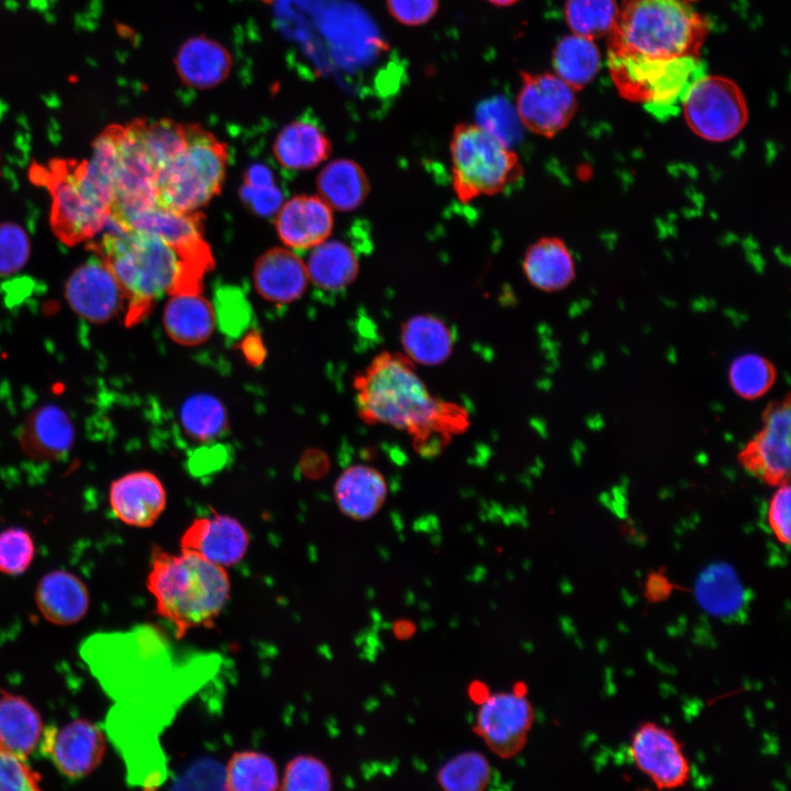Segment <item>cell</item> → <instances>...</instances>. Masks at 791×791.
<instances>
[{"instance_id": "cell-43", "label": "cell", "mask_w": 791, "mask_h": 791, "mask_svg": "<svg viewBox=\"0 0 791 791\" xmlns=\"http://www.w3.org/2000/svg\"><path fill=\"white\" fill-rule=\"evenodd\" d=\"M30 250V238L22 226L13 222L0 223V277L22 269Z\"/></svg>"}, {"instance_id": "cell-18", "label": "cell", "mask_w": 791, "mask_h": 791, "mask_svg": "<svg viewBox=\"0 0 791 791\" xmlns=\"http://www.w3.org/2000/svg\"><path fill=\"white\" fill-rule=\"evenodd\" d=\"M75 434L68 413L57 404L48 403L27 414L19 432V443L27 457L55 461L70 452Z\"/></svg>"}, {"instance_id": "cell-44", "label": "cell", "mask_w": 791, "mask_h": 791, "mask_svg": "<svg viewBox=\"0 0 791 791\" xmlns=\"http://www.w3.org/2000/svg\"><path fill=\"white\" fill-rule=\"evenodd\" d=\"M26 759L0 750V790H40L41 776Z\"/></svg>"}, {"instance_id": "cell-16", "label": "cell", "mask_w": 791, "mask_h": 791, "mask_svg": "<svg viewBox=\"0 0 791 791\" xmlns=\"http://www.w3.org/2000/svg\"><path fill=\"white\" fill-rule=\"evenodd\" d=\"M249 537L244 526L229 515L196 519L183 533L180 547L221 567H231L245 556Z\"/></svg>"}, {"instance_id": "cell-38", "label": "cell", "mask_w": 791, "mask_h": 791, "mask_svg": "<svg viewBox=\"0 0 791 791\" xmlns=\"http://www.w3.org/2000/svg\"><path fill=\"white\" fill-rule=\"evenodd\" d=\"M180 420L186 433L202 442L219 437L227 424L223 404L209 394L190 397L181 408Z\"/></svg>"}, {"instance_id": "cell-19", "label": "cell", "mask_w": 791, "mask_h": 791, "mask_svg": "<svg viewBox=\"0 0 791 791\" xmlns=\"http://www.w3.org/2000/svg\"><path fill=\"white\" fill-rule=\"evenodd\" d=\"M109 502L115 516L123 523L148 527L164 511L166 492L154 474L133 471L111 483Z\"/></svg>"}, {"instance_id": "cell-1", "label": "cell", "mask_w": 791, "mask_h": 791, "mask_svg": "<svg viewBox=\"0 0 791 791\" xmlns=\"http://www.w3.org/2000/svg\"><path fill=\"white\" fill-rule=\"evenodd\" d=\"M353 386L364 422L405 432L423 455L438 453L467 427V411L433 396L404 354H378Z\"/></svg>"}, {"instance_id": "cell-27", "label": "cell", "mask_w": 791, "mask_h": 791, "mask_svg": "<svg viewBox=\"0 0 791 791\" xmlns=\"http://www.w3.org/2000/svg\"><path fill=\"white\" fill-rule=\"evenodd\" d=\"M331 151V141L326 134L308 121H294L286 125L272 146L277 161L291 170L314 168L330 156Z\"/></svg>"}, {"instance_id": "cell-9", "label": "cell", "mask_w": 791, "mask_h": 791, "mask_svg": "<svg viewBox=\"0 0 791 791\" xmlns=\"http://www.w3.org/2000/svg\"><path fill=\"white\" fill-rule=\"evenodd\" d=\"M681 109L690 130L710 142L729 141L748 120V108L740 88L721 76L699 78L687 92Z\"/></svg>"}, {"instance_id": "cell-7", "label": "cell", "mask_w": 791, "mask_h": 791, "mask_svg": "<svg viewBox=\"0 0 791 791\" xmlns=\"http://www.w3.org/2000/svg\"><path fill=\"white\" fill-rule=\"evenodd\" d=\"M608 67L619 93L643 103L658 119L678 112L691 86L705 73L700 57L655 58L608 53Z\"/></svg>"}, {"instance_id": "cell-13", "label": "cell", "mask_w": 791, "mask_h": 791, "mask_svg": "<svg viewBox=\"0 0 791 791\" xmlns=\"http://www.w3.org/2000/svg\"><path fill=\"white\" fill-rule=\"evenodd\" d=\"M630 754L636 768L657 789L681 788L690 779L691 768L681 743L670 729L654 722H645L634 731Z\"/></svg>"}, {"instance_id": "cell-34", "label": "cell", "mask_w": 791, "mask_h": 791, "mask_svg": "<svg viewBox=\"0 0 791 791\" xmlns=\"http://www.w3.org/2000/svg\"><path fill=\"white\" fill-rule=\"evenodd\" d=\"M224 789L230 791H274L280 789V776L274 759L255 750L234 753L224 772Z\"/></svg>"}, {"instance_id": "cell-30", "label": "cell", "mask_w": 791, "mask_h": 791, "mask_svg": "<svg viewBox=\"0 0 791 791\" xmlns=\"http://www.w3.org/2000/svg\"><path fill=\"white\" fill-rule=\"evenodd\" d=\"M319 196L333 209L348 212L359 208L370 191L369 179L354 160L338 158L330 161L316 178Z\"/></svg>"}, {"instance_id": "cell-4", "label": "cell", "mask_w": 791, "mask_h": 791, "mask_svg": "<svg viewBox=\"0 0 791 791\" xmlns=\"http://www.w3.org/2000/svg\"><path fill=\"white\" fill-rule=\"evenodd\" d=\"M709 29L695 0H623L608 35V53L700 57Z\"/></svg>"}, {"instance_id": "cell-36", "label": "cell", "mask_w": 791, "mask_h": 791, "mask_svg": "<svg viewBox=\"0 0 791 791\" xmlns=\"http://www.w3.org/2000/svg\"><path fill=\"white\" fill-rule=\"evenodd\" d=\"M488 758L477 750L461 751L449 758L437 771L438 786L447 791H482L492 781Z\"/></svg>"}, {"instance_id": "cell-37", "label": "cell", "mask_w": 791, "mask_h": 791, "mask_svg": "<svg viewBox=\"0 0 791 791\" xmlns=\"http://www.w3.org/2000/svg\"><path fill=\"white\" fill-rule=\"evenodd\" d=\"M619 14L615 0H567L565 19L573 34L597 40L608 36Z\"/></svg>"}, {"instance_id": "cell-17", "label": "cell", "mask_w": 791, "mask_h": 791, "mask_svg": "<svg viewBox=\"0 0 791 791\" xmlns=\"http://www.w3.org/2000/svg\"><path fill=\"white\" fill-rule=\"evenodd\" d=\"M333 225V209L320 196H294L282 203L275 218L279 238L294 249L313 248L324 242Z\"/></svg>"}, {"instance_id": "cell-47", "label": "cell", "mask_w": 791, "mask_h": 791, "mask_svg": "<svg viewBox=\"0 0 791 791\" xmlns=\"http://www.w3.org/2000/svg\"><path fill=\"white\" fill-rule=\"evenodd\" d=\"M238 196L248 210L264 218L276 215L285 200L283 192L277 185L250 188L242 183Z\"/></svg>"}, {"instance_id": "cell-5", "label": "cell", "mask_w": 791, "mask_h": 791, "mask_svg": "<svg viewBox=\"0 0 791 791\" xmlns=\"http://www.w3.org/2000/svg\"><path fill=\"white\" fill-rule=\"evenodd\" d=\"M452 187L463 202L505 191L523 177L517 154L478 123H459L449 141Z\"/></svg>"}, {"instance_id": "cell-10", "label": "cell", "mask_w": 791, "mask_h": 791, "mask_svg": "<svg viewBox=\"0 0 791 791\" xmlns=\"http://www.w3.org/2000/svg\"><path fill=\"white\" fill-rule=\"evenodd\" d=\"M577 107L575 90L556 74L521 73L516 114L532 133L554 137L570 123Z\"/></svg>"}, {"instance_id": "cell-35", "label": "cell", "mask_w": 791, "mask_h": 791, "mask_svg": "<svg viewBox=\"0 0 791 791\" xmlns=\"http://www.w3.org/2000/svg\"><path fill=\"white\" fill-rule=\"evenodd\" d=\"M138 140L157 174L170 163L187 144L186 124L170 119L147 121L136 119L131 122Z\"/></svg>"}, {"instance_id": "cell-22", "label": "cell", "mask_w": 791, "mask_h": 791, "mask_svg": "<svg viewBox=\"0 0 791 791\" xmlns=\"http://www.w3.org/2000/svg\"><path fill=\"white\" fill-rule=\"evenodd\" d=\"M175 65L178 76L187 86L210 89L227 78L233 60L222 44L205 35H199L181 45Z\"/></svg>"}, {"instance_id": "cell-8", "label": "cell", "mask_w": 791, "mask_h": 791, "mask_svg": "<svg viewBox=\"0 0 791 791\" xmlns=\"http://www.w3.org/2000/svg\"><path fill=\"white\" fill-rule=\"evenodd\" d=\"M32 176L52 197V229L64 243L75 245L104 229L110 205L88 177L85 160L55 159L35 166Z\"/></svg>"}, {"instance_id": "cell-48", "label": "cell", "mask_w": 791, "mask_h": 791, "mask_svg": "<svg viewBox=\"0 0 791 791\" xmlns=\"http://www.w3.org/2000/svg\"><path fill=\"white\" fill-rule=\"evenodd\" d=\"M226 458L227 453L221 446L203 447L192 455L189 466L194 475H205L220 469Z\"/></svg>"}, {"instance_id": "cell-50", "label": "cell", "mask_w": 791, "mask_h": 791, "mask_svg": "<svg viewBox=\"0 0 791 791\" xmlns=\"http://www.w3.org/2000/svg\"><path fill=\"white\" fill-rule=\"evenodd\" d=\"M243 185L250 188H267L277 185L272 169L261 163L249 165L243 175Z\"/></svg>"}, {"instance_id": "cell-15", "label": "cell", "mask_w": 791, "mask_h": 791, "mask_svg": "<svg viewBox=\"0 0 791 791\" xmlns=\"http://www.w3.org/2000/svg\"><path fill=\"white\" fill-rule=\"evenodd\" d=\"M65 297L70 308L91 323H105L125 310L120 285L98 256L73 271L65 285Z\"/></svg>"}, {"instance_id": "cell-45", "label": "cell", "mask_w": 791, "mask_h": 791, "mask_svg": "<svg viewBox=\"0 0 791 791\" xmlns=\"http://www.w3.org/2000/svg\"><path fill=\"white\" fill-rule=\"evenodd\" d=\"M389 14L406 26L428 22L438 10V0H386Z\"/></svg>"}, {"instance_id": "cell-31", "label": "cell", "mask_w": 791, "mask_h": 791, "mask_svg": "<svg viewBox=\"0 0 791 791\" xmlns=\"http://www.w3.org/2000/svg\"><path fill=\"white\" fill-rule=\"evenodd\" d=\"M307 270L309 281L326 292L345 290L359 272V261L349 245L338 239H325L312 248Z\"/></svg>"}, {"instance_id": "cell-2", "label": "cell", "mask_w": 791, "mask_h": 791, "mask_svg": "<svg viewBox=\"0 0 791 791\" xmlns=\"http://www.w3.org/2000/svg\"><path fill=\"white\" fill-rule=\"evenodd\" d=\"M105 226L108 232L92 244V248L122 289L125 325L142 321L164 294L201 292L203 276L213 266L210 247L204 241L176 247L126 230L110 218Z\"/></svg>"}, {"instance_id": "cell-23", "label": "cell", "mask_w": 791, "mask_h": 791, "mask_svg": "<svg viewBox=\"0 0 791 791\" xmlns=\"http://www.w3.org/2000/svg\"><path fill=\"white\" fill-rule=\"evenodd\" d=\"M35 602L41 614L56 625H71L87 613L89 593L76 575L66 570L46 573L37 583Z\"/></svg>"}, {"instance_id": "cell-41", "label": "cell", "mask_w": 791, "mask_h": 791, "mask_svg": "<svg viewBox=\"0 0 791 791\" xmlns=\"http://www.w3.org/2000/svg\"><path fill=\"white\" fill-rule=\"evenodd\" d=\"M35 556L32 535L22 527L0 532V572L18 576L29 569Z\"/></svg>"}, {"instance_id": "cell-39", "label": "cell", "mask_w": 791, "mask_h": 791, "mask_svg": "<svg viewBox=\"0 0 791 791\" xmlns=\"http://www.w3.org/2000/svg\"><path fill=\"white\" fill-rule=\"evenodd\" d=\"M777 371L770 360L747 353L736 357L728 370L732 389L742 398L754 400L764 396L773 385Z\"/></svg>"}, {"instance_id": "cell-3", "label": "cell", "mask_w": 791, "mask_h": 791, "mask_svg": "<svg viewBox=\"0 0 791 791\" xmlns=\"http://www.w3.org/2000/svg\"><path fill=\"white\" fill-rule=\"evenodd\" d=\"M146 588L157 615L168 622L178 638L197 628H211L231 597L226 568L196 554H171L154 547Z\"/></svg>"}, {"instance_id": "cell-49", "label": "cell", "mask_w": 791, "mask_h": 791, "mask_svg": "<svg viewBox=\"0 0 791 791\" xmlns=\"http://www.w3.org/2000/svg\"><path fill=\"white\" fill-rule=\"evenodd\" d=\"M239 349L244 358L252 365H260L266 357V348L261 335L253 330L244 334Z\"/></svg>"}, {"instance_id": "cell-29", "label": "cell", "mask_w": 791, "mask_h": 791, "mask_svg": "<svg viewBox=\"0 0 791 791\" xmlns=\"http://www.w3.org/2000/svg\"><path fill=\"white\" fill-rule=\"evenodd\" d=\"M163 321L172 341L194 346L210 337L215 315L212 304L200 293L174 294L166 303Z\"/></svg>"}, {"instance_id": "cell-21", "label": "cell", "mask_w": 791, "mask_h": 791, "mask_svg": "<svg viewBox=\"0 0 791 791\" xmlns=\"http://www.w3.org/2000/svg\"><path fill=\"white\" fill-rule=\"evenodd\" d=\"M113 221L126 230L156 237L176 247L192 246L204 241L203 215L200 211L185 212L156 203Z\"/></svg>"}, {"instance_id": "cell-46", "label": "cell", "mask_w": 791, "mask_h": 791, "mask_svg": "<svg viewBox=\"0 0 791 791\" xmlns=\"http://www.w3.org/2000/svg\"><path fill=\"white\" fill-rule=\"evenodd\" d=\"M790 486L784 482L773 493L767 513V521L776 538L784 545L790 544Z\"/></svg>"}, {"instance_id": "cell-24", "label": "cell", "mask_w": 791, "mask_h": 791, "mask_svg": "<svg viewBox=\"0 0 791 791\" xmlns=\"http://www.w3.org/2000/svg\"><path fill=\"white\" fill-rule=\"evenodd\" d=\"M387 494L385 476L367 465L346 468L334 486V498L339 510L358 521L375 516L386 502Z\"/></svg>"}, {"instance_id": "cell-26", "label": "cell", "mask_w": 791, "mask_h": 791, "mask_svg": "<svg viewBox=\"0 0 791 791\" xmlns=\"http://www.w3.org/2000/svg\"><path fill=\"white\" fill-rule=\"evenodd\" d=\"M43 731L40 713L25 698L1 690V751L26 759L40 744Z\"/></svg>"}, {"instance_id": "cell-33", "label": "cell", "mask_w": 791, "mask_h": 791, "mask_svg": "<svg viewBox=\"0 0 791 791\" xmlns=\"http://www.w3.org/2000/svg\"><path fill=\"white\" fill-rule=\"evenodd\" d=\"M695 595L700 605L716 616L737 613L745 601L744 588L734 569L726 564L712 565L699 576Z\"/></svg>"}, {"instance_id": "cell-25", "label": "cell", "mask_w": 791, "mask_h": 791, "mask_svg": "<svg viewBox=\"0 0 791 791\" xmlns=\"http://www.w3.org/2000/svg\"><path fill=\"white\" fill-rule=\"evenodd\" d=\"M522 267L527 281L544 292L567 288L576 276L572 253L561 238L555 236L542 237L530 245Z\"/></svg>"}, {"instance_id": "cell-20", "label": "cell", "mask_w": 791, "mask_h": 791, "mask_svg": "<svg viewBox=\"0 0 791 791\" xmlns=\"http://www.w3.org/2000/svg\"><path fill=\"white\" fill-rule=\"evenodd\" d=\"M253 278L259 296L278 304L299 299L309 282L304 263L293 252L282 247L270 248L257 258Z\"/></svg>"}, {"instance_id": "cell-42", "label": "cell", "mask_w": 791, "mask_h": 791, "mask_svg": "<svg viewBox=\"0 0 791 791\" xmlns=\"http://www.w3.org/2000/svg\"><path fill=\"white\" fill-rule=\"evenodd\" d=\"M214 305V315L223 333L234 338L246 331L252 320V310L238 289L232 287L219 289Z\"/></svg>"}, {"instance_id": "cell-28", "label": "cell", "mask_w": 791, "mask_h": 791, "mask_svg": "<svg viewBox=\"0 0 791 791\" xmlns=\"http://www.w3.org/2000/svg\"><path fill=\"white\" fill-rule=\"evenodd\" d=\"M404 355L414 364L437 366L446 361L454 349V336L446 323L432 314H417L401 325Z\"/></svg>"}, {"instance_id": "cell-51", "label": "cell", "mask_w": 791, "mask_h": 791, "mask_svg": "<svg viewBox=\"0 0 791 791\" xmlns=\"http://www.w3.org/2000/svg\"><path fill=\"white\" fill-rule=\"evenodd\" d=\"M497 7H509L517 2L519 0H486Z\"/></svg>"}, {"instance_id": "cell-14", "label": "cell", "mask_w": 791, "mask_h": 791, "mask_svg": "<svg viewBox=\"0 0 791 791\" xmlns=\"http://www.w3.org/2000/svg\"><path fill=\"white\" fill-rule=\"evenodd\" d=\"M40 743L42 753L71 779L91 773L102 761L107 746L103 732L85 718L74 720L59 728H44Z\"/></svg>"}, {"instance_id": "cell-11", "label": "cell", "mask_w": 791, "mask_h": 791, "mask_svg": "<svg viewBox=\"0 0 791 791\" xmlns=\"http://www.w3.org/2000/svg\"><path fill=\"white\" fill-rule=\"evenodd\" d=\"M534 718V708L523 692H495L481 701L476 731L493 754L511 758L526 745Z\"/></svg>"}, {"instance_id": "cell-12", "label": "cell", "mask_w": 791, "mask_h": 791, "mask_svg": "<svg viewBox=\"0 0 791 791\" xmlns=\"http://www.w3.org/2000/svg\"><path fill=\"white\" fill-rule=\"evenodd\" d=\"M790 397L769 404L762 413V427L738 454L740 465L771 486L789 482Z\"/></svg>"}, {"instance_id": "cell-6", "label": "cell", "mask_w": 791, "mask_h": 791, "mask_svg": "<svg viewBox=\"0 0 791 791\" xmlns=\"http://www.w3.org/2000/svg\"><path fill=\"white\" fill-rule=\"evenodd\" d=\"M185 148L157 174V203L175 210L199 211L224 182L229 153L225 143L197 123L186 124Z\"/></svg>"}, {"instance_id": "cell-40", "label": "cell", "mask_w": 791, "mask_h": 791, "mask_svg": "<svg viewBox=\"0 0 791 791\" xmlns=\"http://www.w3.org/2000/svg\"><path fill=\"white\" fill-rule=\"evenodd\" d=\"M333 787V779L327 766L311 755L292 758L283 770L280 779L281 790L326 791Z\"/></svg>"}, {"instance_id": "cell-32", "label": "cell", "mask_w": 791, "mask_h": 791, "mask_svg": "<svg viewBox=\"0 0 791 791\" xmlns=\"http://www.w3.org/2000/svg\"><path fill=\"white\" fill-rule=\"evenodd\" d=\"M600 60L593 40L573 33L562 37L553 52L555 74L575 91L586 87L595 77Z\"/></svg>"}]
</instances>
